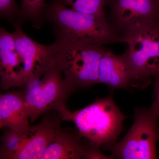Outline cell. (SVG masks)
<instances>
[{
  "label": "cell",
  "instance_id": "cell-1",
  "mask_svg": "<svg viewBox=\"0 0 159 159\" xmlns=\"http://www.w3.org/2000/svg\"><path fill=\"white\" fill-rule=\"evenodd\" d=\"M44 19L54 25L56 39L104 46L124 43L106 16L75 11L62 0L47 4Z\"/></svg>",
  "mask_w": 159,
  "mask_h": 159
},
{
  "label": "cell",
  "instance_id": "cell-2",
  "mask_svg": "<svg viewBox=\"0 0 159 159\" xmlns=\"http://www.w3.org/2000/svg\"><path fill=\"white\" fill-rule=\"evenodd\" d=\"M55 61L67 84L74 92L98 83L100 57L105 46L56 39Z\"/></svg>",
  "mask_w": 159,
  "mask_h": 159
},
{
  "label": "cell",
  "instance_id": "cell-3",
  "mask_svg": "<svg viewBox=\"0 0 159 159\" xmlns=\"http://www.w3.org/2000/svg\"><path fill=\"white\" fill-rule=\"evenodd\" d=\"M126 118L109 95L97 98L79 110L70 111L62 120L73 122L83 137L102 147L117 142L124 130L123 122Z\"/></svg>",
  "mask_w": 159,
  "mask_h": 159
},
{
  "label": "cell",
  "instance_id": "cell-4",
  "mask_svg": "<svg viewBox=\"0 0 159 159\" xmlns=\"http://www.w3.org/2000/svg\"><path fill=\"white\" fill-rule=\"evenodd\" d=\"M133 125L119 142L102 145L113 158L157 159V143L159 141V113L152 107L134 108Z\"/></svg>",
  "mask_w": 159,
  "mask_h": 159
},
{
  "label": "cell",
  "instance_id": "cell-5",
  "mask_svg": "<svg viewBox=\"0 0 159 159\" xmlns=\"http://www.w3.org/2000/svg\"><path fill=\"white\" fill-rule=\"evenodd\" d=\"M26 86L23 91L31 123L49 111H57L62 119L70 111L66 102L74 92L66 82L55 57L39 79Z\"/></svg>",
  "mask_w": 159,
  "mask_h": 159
},
{
  "label": "cell",
  "instance_id": "cell-6",
  "mask_svg": "<svg viewBox=\"0 0 159 159\" xmlns=\"http://www.w3.org/2000/svg\"><path fill=\"white\" fill-rule=\"evenodd\" d=\"M124 53L131 74L130 87L147 88L159 74V27L145 28L124 39Z\"/></svg>",
  "mask_w": 159,
  "mask_h": 159
},
{
  "label": "cell",
  "instance_id": "cell-7",
  "mask_svg": "<svg viewBox=\"0 0 159 159\" xmlns=\"http://www.w3.org/2000/svg\"><path fill=\"white\" fill-rule=\"evenodd\" d=\"M109 8L107 19L124 41L145 28L159 27V0H106Z\"/></svg>",
  "mask_w": 159,
  "mask_h": 159
},
{
  "label": "cell",
  "instance_id": "cell-8",
  "mask_svg": "<svg viewBox=\"0 0 159 159\" xmlns=\"http://www.w3.org/2000/svg\"><path fill=\"white\" fill-rule=\"evenodd\" d=\"M21 24L13 25L16 48L24 66L25 85L39 79L52 62L57 51V43L44 45L35 41L24 32Z\"/></svg>",
  "mask_w": 159,
  "mask_h": 159
},
{
  "label": "cell",
  "instance_id": "cell-9",
  "mask_svg": "<svg viewBox=\"0 0 159 159\" xmlns=\"http://www.w3.org/2000/svg\"><path fill=\"white\" fill-rule=\"evenodd\" d=\"M61 115L57 111L44 114L38 124L30 125L27 129L25 143L14 159H41L61 128Z\"/></svg>",
  "mask_w": 159,
  "mask_h": 159
},
{
  "label": "cell",
  "instance_id": "cell-10",
  "mask_svg": "<svg viewBox=\"0 0 159 159\" xmlns=\"http://www.w3.org/2000/svg\"><path fill=\"white\" fill-rule=\"evenodd\" d=\"M1 89L24 86V66L16 48L13 33L0 29Z\"/></svg>",
  "mask_w": 159,
  "mask_h": 159
},
{
  "label": "cell",
  "instance_id": "cell-11",
  "mask_svg": "<svg viewBox=\"0 0 159 159\" xmlns=\"http://www.w3.org/2000/svg\"><path fill=\"white\" fill-rule=\"evenodd\" d=\"M93 143L77 128L61 127L41 159H86Z\"/></svg>",
  "mask_w": 159,
  "mask_h": 159
},
{
  "label": "cell",
  "instance_id": "cell-12",
  "mask_svg": "<svg viewBox=\"0 0 159 159\" xmlns=\"http://www.w3.org/2000/svg\"><path fill=\"white\" fill-rule=\"evenodd\" d=\"M30 116L24 91L9 92L0 96V128L18 133L26 131L30 125Z\"/></svg>",
  "mask_w": 159,
  "mask_h": 159
},
{
  "label": "cell",
  "instance_id": "cell-13",
  "mask_svg": "<svg viewBox=\"0 0 159 159\" xmlns=\"http://www.w3.org/2000/svg\"><path fill=\"white\" fill-rule=\"evenodd\" d=\"M131 77L124 53L117 55L107 49L99 61L98 83L112 89L130 88Z\"/></svg>",
  "mask_w": 159,
  "mask_h": 159
},
{
  "label": "cell",
  "instance_id": "cell-14",
  "mask_svg": "<svg viewBox=\"0 0 159 159\" xmlns=\"http://www.w3.org/2000/svg\"><path fill=\"white\" fill-rule=\"evenodd\" d=\"M27 135V130L23 133H18L5 128L2 138L0 159H14L25 145Z\"/></svg>",
  "mask_w": 159,
  "mask_h": 159
},
{
  "label": "cell",
  "instance_id": "cell-15",
  "mask_svg": "<svg viewBox=\"0 0 159 159\" xmlns=\"http://www.w3.org/2000/svg\"><path fill=\"white\" fill-rule=\"evenodd\" d=\"M46 0H22L20 18L22 23L30 21L38 25L44 19Z\"/></svg>",
  "mask_w": 159,
  "mask_h": 159
},
{
  "label": "cell",
  "instance_id": "cell-16",
  "mask_svg": "<svg viewBox=\"0 0 159 159\" xmlns=\"http://www.w3.org/2000/svg\"><path fill=\"white\" fill-rule=\"evenodd\" d=\"M66 6L75 11L100 16H106V0H62Z\"/></svg>",
  "mask_w": 159,
  "mask_h": 159
},
{
  "label": "cell",
  "instance_id": "cell-17",
  "mask_svg": "<svg viewBox=\"0 0 159 159\" xmlns=\"http://www.w3.org/2000/svg\"><path fill=\"white\" fill-rule=\"evenodd\" d=\"M0 16L13 25L21 24L20 9L15 0H0Z\"/></svg>",
  "mask_w": 159,
  "mask_h": 159
},
{
  "label": "cell",
  "instance_id": "cell-18",
  "mask_svg": "<svg viewBox=\"0 0 159 159\" xmlns=\"http://www.w3.org/2000/svg\"><path fill=\"white\" fill-rule=\"evenodd\" d=\"M151 106L159 113V74L156 77L154 87L153 101Z\"/></svg>",
  "mask_w": 159,
  "mask_h": 159
},
{
  "label": "cell",
  "instance_id": "cell-19",
  "mask_svg": "<svg viewBox=\"0 0 159 159\" xmlns=\"http://www.w3.org/2000/svg\"></svg>",
  "mask_w": 159,
  "mask_h": 159
}]
</instances>
